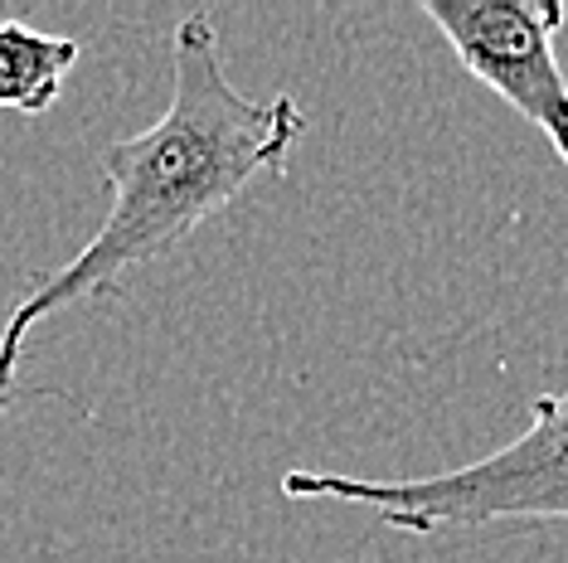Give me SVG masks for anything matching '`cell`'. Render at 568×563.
<instances>
[{
  "instance_id": "obj_1",
  "label": "cell",
  "mask_w": 568,
  "mask_h": 563,
  "mask_svg": "<svg viewBox=\"0 0 568 563\" xmlns=\"http://www.w3.org/2000/svg\"><path fill=\"white\" fill-rule=\"evenodd\" d=\"M306 136L296 98H248L229 79L214 20L195 10L171 34V102L146 132L102 146L108 219L59 273L24 291L0 330V413L16 399V369L30 330L73 301L112 291L141 263L180 248L200 224L224 214L257 175H282Z\"/></svg>"
},
{
  "instance_id": "obj_4",
  "label": "cell",
  "mask_w": 568,
  "mask_h": 563,
  "mask_svg": "<svg viewBox=\"0 0 568 563\" xmlns=\"http://www.w3.org/2000/svg\"><path fill=\"white\" fill-rule=\"evenodd\" d=\"M79 63V40L30 30L24 20H0V108L40 117L63 93Z\"/></svg>"
},
{
  "instance_id": "obj_2",
  "label": "cell",
  "mask_w": 568,
  "mask_h": 563,
  "mask_svg": "<svg viewBox=\"0 0 568 563\" xmlns=\"http://www.w3.org/2000/svg\"><path fill=\"white\" fill-rule=\"evenodd\" d=\"M282 495L369 505L379 524L413 534V540L506 520H568V389L535 393L529 428L481 462L413 481H369L321 467H296L282 477Z\"/></svg>"
},
{
  "instance_id": "obj_3",
  "label": "cell",
  "mask_w": 568,
  "mask_h": 563,
  "mask_svg": "<svg viewBox=\"0 0 568 563\" xmlns=\"http://www.w3.org/2000/svg\"><path fill=\"white\" fill-rule=\"evenodd\" d=\"M457 63L545 132L568 165V79L554 59L568 10L559 0H423Z\"/></svg>"
}]
</instances>
